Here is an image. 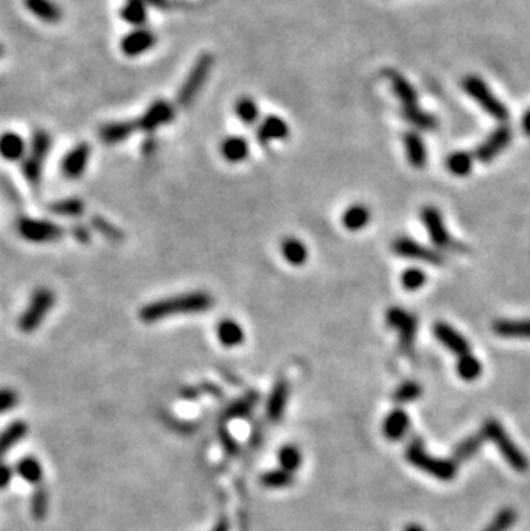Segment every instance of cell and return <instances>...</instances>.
<instances>
[{
    "label": "cell",
    "instance_id": "cell-1",
    "mask_svg": "<svg viewBox=\"0 0 530 531\" xmlns=\"http://www.w3.org/2000/svg\"><path fill=\"white\" fill-rule=\"evenodd\" d=\"M212 304H214V301L207 292H188V294H179L174 298L153 301L140 309V319L147 324H153V321L169 319V316L179 315V313L205 311Z\"/></svg>",
    "mask_w": 530,
    "mask_h": 531
},
{
    "label": "cell",
    "instance_id": "cell-2",
    "mask_svg": "<svg viewBox=\"0 0 530 531\" xmlns=\"http://www.w3.org/2000/svg\"><path fill=\"white\" fill-rule=\"evenodd\" d=\"M482 433L486 437V440H491L492 444L499 449L501 455L506 459V463L510 464L515 471H524L529 470V461L525 459V455L520 453V449L511 442V438L508 437V433L504 432V428L501 426L496 420H487L482 426Z\"/></svg>",
    "mask_w": 530,
    "mask_h": 531
},
{
    "label": "cell",
    "instance_id": "cell-3",
    "mask_svg": "<svg viewBox=\"0 0 530 531\" xmlns=\"http://www.w3.org/2000/svg\"><path fill=\"white\" fill-rule=\"evenodd\" d=\"M407 459L415 468L425 471V473L436 476V478L442 480V482H449V480H453L454 476H457V463L431 458V455L424 450L422 442H420L419 438L408 445Z\"/></svg>",
    "mask_w": 530,
    "mask_h": 531
},
{
    "label": "cell",
    "instance_id": "cell-4",
    "mask_svg": "<svg viewBox=\"0 0 530 531\" xmlns=\"http://www.w3.org/2000/svg\"><path fill=\"white\" fill-rule=\"evenodd\" d=\"M462 86H463V90L467 91V95H469L470 98H474L475 102L481 105L484 112H487V114H489L491 117H494V119L499 120V123H504V120L508 119L510 112H508L506 105H504V103L501 102L494 93H492L491 88L487 86L481 78L467 76L465 79H463Z\"/></svg>",
    "mask_w": 530,
    "mask_h": 531
},
{
    "label": "cell",
    "instance_id": "cell-5",
    "mask_svg": "<svg viewBox=\"0 0 530 531\" xmlns=\"http://www.w3.org/2000/svg\"><path fill=\"white\" fill-rule=\"evenodd\" d=\"M212 66H214V57L210 53H203L197 58L195 66L191 68L190 74H188L186 81L183 83V86L178 91V105L188 107L193 103V100L197 98L203 85H205L208 73H210Z\"/></svg>",
    "mask_w": 530,
    "mask_h": 531
},
{
    "label": "cell",
    "instance_id": "cell-6",
    "mask_svg": "<svg viewBox=\"0 0 530 531\" xmlns=\"http://www.w3.org/2000/svg\"><path fill=\"white\" fill-rule=\"evenodd\" d=\"M53 303H56V294L49 287H39L31 294L30 304L21 315L19 329L26 334L35 332L45 316H47V313L52 309Z\"/></svg>",
    "mask_w": 530,
    "mask_h": 531
},
{
    "label": "cell",
    "instance_id": "cell-7",
    "mask_svg": "<svg viewBox=\"0 0 530 531\" xmlns=\"http://www.w3.org/2000/svg\"><path fill=\"white\" fill-rule=\"evenodd\" d=\"M18 232L24 239L33 242H52L64 236V229L61 225L49 222V220L28 219V217L18 220Z\"/></svg>",
    "mask_w": 530,
    "mask_h": 531
},
{
    "label": "cell",
    "instance_id": "cell-8",
    "mask_svg": "<svg viewBox=\"0 0 530 531\" xmlns=\"http://www.w3.org/2000/svg\"><path fill=\"white\" fill-rule=\"evenodd\" d=\"M393 252L403 258H412V260L429 263V265H442L444 263V257L437 249L427 248V246L420 244V242L413 241L410 237L394 239Z\"/></svg>",
    "mask_w": 530,
    "mask_h": 531
},
{
    "label": "cell",
    "instance_id": "cell-9",
    "mask_svg": "<svg viewBox=\"0 0 530 531\" xmlns=\"http://www.w3.org/2000/svg\"><path fill=\"white\" fill-rule=\"evenodd\" d=\"M420 217H422V222L425 225V229H427L429 237H431V241L437 246V248H457L452 236H449L448 229H446L441 212L437 210L436 207H431V205H429V207H424L422 212H420Z\"/></svg>",
    "mask_w": 530,
    "mask_h": 531
},
{
    "label": "cell",
    "instance_id": "cell-10",
    "mask_svg": "<svg viewBox=\"0 0 530 531\" xmlns=\"http://www.w3.org/2000/svg\"><path fill=\"white\" fill-rule=\"evenodd\" d=\"M386 321L389 327L398 330L399 341H402V349L410 351L417 336V319L404 311L402 308H389L386 313Z\"/></svg>",
    "mask_w": 530,
    "mask_h": 531
},
{
    "label": "cell",
    "instance_id": "cell-11",
    "mask_svg": "<svg viewBox=\"0 0 530 531\" xmlns=\"http://www.w3.org/2000/svg\"><path fill=\"white\" fill-rule=\"evenodd\" d=\"M511 143V129L508 126H499L496 131H492L486 140L479 145L475 150V157L481 162H491L506 150V146Z\"/></svg>",
    "mask_w": 530,
    "mask_h": 531
},
{
    "label": "cell",
    "instance_id": "cell-12",
    "mask_svg": "<svg viewBox=\"0 0 530 531\" xmlns=\"http://www.w3.org/2000/svg\"><path fill=\"white\" fill-rule=\"evenodd\" d=\"M173 119L174 107L170 105L169 102H165V100H157V102H153L152 105L148 107V110L138 119L136 126L138 129H141V131L152 133L160 126H164V124L170 123Z\"/></svg>",
    "mask_w": 530,
    "mask_h": 531
},
{
    "label": "cell",
    "instance_id": "cell-13",
    "mask_svg": "<svg viewBox=\"0 0 530 531\" xmlns=\"http://www.w3.org/2000/svg\"><path fill=\"white\" fill-rule=\"evenodd\" d=\"M91 153V146L88 143H78L71 152L64 157L62 162V172L66 177L78 179L79 175L85 172L86 164Z\"/></svg>",
    "mask_w": 530,
    "mask_h": 531
},
{
    "label": "cell",
    "instance_id": "cell-14",
    "mask_svg": "<svg viewBox=\"0 0 530 531\" xmlns=\"http://www.w3.org/2000/svg\"><path fill=\"white\" fill-rule=\"evenodd\" d=\"M156 35L152 31H148V29H135V31L128 33L124 36L123 41H121V48H123V52L126 56L136 57L152 48L156 45Z\"/></svg>",
    "mask_w": 530,
    "mask_h": 531
},
{
    "label": "cell",
    "instance_id": "cell-15",
    "mask_svg": "<svg viewBox=\"0 0 530 531\" xmlns=\"http://www.w3.org/2000/svg\"><path fill=\"white\" fill-rule=\"evenodd\" d=\"M434 334H436L437 341H439L442 346H446L449 351H453L454 354H458V358L470 353V346L469 342H467V339L463 337L462 334H458L453 327H449L448 324H441V321L436 324Z\"/></svg>",
    "mask_w": 530,
    "mask_h": 531
},
{
    "label": "cell",
    "instance_id": "cell-16",
    "mask_svg": "<svg viewBox=\"0 0 530 531\" xmlns=\"http://www.w3.org/2000/svg\"><path fill=\"white\" fill-rule=\"evenodd\" d=\"M287 135H290V128L281 117L277 115H269L265 117L264 120L260 123L257 131V138L260 143H270V141H279V140H286Z\"/></svg>",
    "mask_w": 530,
    "mask_h": 531
},
{
    "label": "cell",
    "instance_id": "cell-17",
    "mask_svg": "<svg viewBox=\"0 0 530 531\" xmlns=\"http://www.w3.org/2000/svg\"><path fill=\"white\" fill-rule=\"evenodd\" d=\"M403 143L404 150H407L408 162H410L412 167L424 169L425 164H427V150H425L424 140L420 138L419 133H407L403 138Z\"/></svg>",
    "mask_w": 530,
    "mask_h": 531
},
{
    "label": "cell",
    "instance_id": "cell-18",
    "mask_svg": "<svg viewBox=\"0 0 530 531\" xmlns=\"http://www.w3.org/2000/svg\"><path fill=\"white\" fill-rule=\"evenodd\" d=\"M136 128L138 126L135 123H128V120H124V123H108L106 126L100 128L98 136L107 145L123 143V141H126L135 133Z\"/></svg>",
    "mask_w": 530,
    "mask_h": 531
},
{
    "label": "cell",
    "instance_id": "cell-19",
    "mask_svg": "<svg viewBox=\"0 0 530 531\" xmlns=\"http://www.w3.org/2000/svg\"><path fill=\"white\" fill-rule=\"evenodd\" d=\"M408 425H410V420L407 413L403 409H394L384 421V435L389 440H402L408 432Z\"/></svg>",
    "mask_w": 530,
    "mask_h": 531
},
{
    "label": "cell",
    "instance_id": "cell-20",
    "mask_svg": "<svg viewBox=\"0 0 530 531\" xmlns=\"http://www.w3.org/2000/svg\"><path fill=\"white\" fill-rule=\"evenodd\" d=\"M492 330L501 337L530 339V320H496Z\"/></svg>",
    "mask_w": 530,
    "mask_h": 531
},
{
    "label": "cell",
    "instance_id": "cell-21",
    "mask_svg": "<svg viewBox=\"0 0 530 531\" xmlns=\"http://www.w3.org/2000/svg\"><path fill=\"white\" fill-rule=\"evenodd\" d=\"M287 403V383L285 380H279L275 383L272 394L269 397V403H267V416L270 421H279L285 415V408Z\"/></svg>",
    "mask_w": 530,
    "mask_h": 531
},
{
    "label": "cell",
    "instance_id": "cell-22",
    "mask_svg": "<svg viewBox=\"0 0 530 531\" xmlns=\"http://www.w3.org/2000/svg\"><path fill=\"white\" fill-rule=\"evenodd\" d=\"M250 153V146L246 143V140L240 136H231L220 143V155L226 158L228 162L238 164V162H243Z\"/></svg>",
    "mask_w": 530,
    "mask_h": 531
},
{
    "label": "cell",
    "instance_id": "cell-23",
    "mask_svg": "<svg viewBox=\"0 0 530 531\" xmlns=\"http://www.w3.org/2000/svg\"><path fill=\"white\" fill-rule=\"evenodd\" d=\"M24 6L31 14L47 23H57L62 18V11L52 0H24Z\"/></svg>",
    "mask_w": 530,
    "mask_h": 531
},
{
    "label": "cell",
    "instance_id": "cell-24",
    "mask_svg": "<svg viewBox=\"0 0 530 531\" xmlns=\"http://www.w3.org/2000/svg\"><path fill=\"white\" fill-rule=\"evenodd\" d=\"M24 150H26V145L19 135L12 131L0 135V155L4 158L12 162L19 160L24 157Z\"/></svg>",
    "mask_w": 530,
    "mask_h": 531
},
{
    "label": "cell",
    "instance_id": "cell-25",
    "mask_svg": "<svg viewBox=\"0 0 530 531\" xmlns=\"http://www.w3.org/2000/svg\"><path fill=\"white\" fill-rule=\"evenodd\" d=\"M387 76H389V81H391V86H393L394 95L399 98V102L403 103V108L419 105V103H417L415 90H413V86L407 81V78L398 73H389Z\"/></svg>",
    "mask_w": 530,
    "mask_h": 531
},
{
    "label": "cell",
    "instance_id": "cell-26",
    "mask_svg": "<svg viewBox=\"0 0 530 531\" xmlns=\"http://www.w3.org/2000/svg\"><path fill=\"white\" fill-rule=\"evenodd\" d=\"M28 432V425L24 421H14L0 433V459L9 453L11 447H14L21 438Z\"/></svg>",
    "mask_w": 530,
    "mask_h": 531
},
{
    "label": "cell",
    "instance_id": "cell-27",
    "mask_svg": "<svg viewBox=\"0 0 530 531\" xmlns=\"http://www.w3.org/2000/svg\"><path fill=\"white\" fill-rule=\"evenodd\" d=\"M217 337L223 342V346L235 348V346H240L243 342L245 334L243 329L235 320H223L219 324V327H217Z\"/></svg>",
    "mask_w": 530,
    "mask_h": 531
},
{
    "label": "cell",
    "instance_id": "cell-28",
    "mask_svg": "<svg viewBox=\"0 0 530 531\" xmlns=\"http://www.w3.org/2000/svg\"><path fill=\"white\" fill-rule=\"evenodd\" d=\"M370 222V210L365 205H353L343 213V225L350 231H360Z\"/></svg>",
    "mask_w": 530,
    "mask_h": 531
},
{
    "label": "cell",
    "instance_id": "cell-29",
    "mask_svg": "<svg viewBox=\"0 0 530 531\" xmlns=\"http://www.w3.org/2000/svg\"><path fill=\"white\" fill-rule=\"evenodd\" d=\"M121 16L133 26H141L147 21V0H126L121 9Z\"/></svg>",
    "mask_w": 530,
    "mask_h": 531
},
{
    "label": "cell",
    "instance_id": "cell-30",
    "mask_svg": "<svg viewBox=\"0 0 530 531\" xmlns=\"http://www.w3.org/2000/svg\"><path fill=\"white\" fill-rule=\"evenodd\" d=\"M403 117L412 126L422 129V131H432L437 128V119L427 112H424L419 105L403 108Z\"/></svg>",
    "mask_w": 530,
    "mask_h": 531
},
{
    "label": "cell",
    "instance_id": "cell-31",
    "mask_svg": "<svg viewBox=\"0 0 530 531\" xmlns=\"http://www.w3.org/2000/svg\"><path fill=\"white\" fill-rule=\"evenodd\" d=\"M281 249L287 263H291V265L300 267L307 262V257H308L307 248H305L303 242L300 239H296V237H287V239L282 241Z\"/></svg>",
    "mask_w": 530,
    "mask_h": 531
},
{
    "label": "cell",
    "instance_id": "cell-32",
    "mask_svg": "<svg viewBox=\"0 0 530 531\" xmlns=\"http://www.w3.org/2000/svg\"><path fill=\"white\" fill-rule=\"evenodd\" d=\"M18 473L23 480H26L28 483L31 485H39L44 478V470H41L39 459L35 458H23L18 463Z\"/></svg>",
    "mask_w": 530,
    "mask_h": 531
},
{
    "label": "cell",
    "instance_id": "cell-33",
    "mask_svg": "<svg viewBox=\"0 0 530 531\" xmlns=\"http://www.w3.org/2000/svg\"><path fill=\"white\" fill-rule=\"evenodd\" d=\"M446 167L452 174L463 177V175L470 174L472 167H474V157L467 152H454L446 160Z\"/></svg>",
    "mask_w": 530,
    "mask_h": 531
},
{
    "label": "cell",
    "instance_id": "cell-34",
    "mask_svg": "<svg viewBox=\"0 0 530 531\" xmlns=\"http://www.w3.org/2000/svg\"><path fill=\"white\" fill-rule=\"evenodd\" d=\"M49 210L62 217H79L85 212V203L79 198H66L49 205Z\"/></svg>",
    "mask_w": 530,
    "mask_h": 531
},
{
    "label": "cell",
    "instance_id": "cell-35",
    "mask_svg": "<svg viewBox=\"0 0 530 531\" xmlns=\"http://www.w3.org/2000/svg\"><path fill=\"white\" fill-rule=\"evenodd\" d=\"M484 440H486V437H484L482 432L479 435H474V437H469L467 440H463L462 444L454 449V461H467L472 455L477 454V450L481 449Z\"/></svg>",
    "mask_w": 530,
    "mask_h": 531
},
{
    "label": "cell",
    "instance_id": "cell-36",
    "mask_svg": "<svg viewBox=\"0 0 530 531\" xmlns=\"http://www.w3.org/2000/svg\"><path fill=\"white\" fill-rule=\"evenodd\" d=\"M458 373L463 380H475L481 377L482 373V365L477 358L472 356V354H463L458 359Z\"/></svg>",
    "mask_w": 530,
    "mask_h": 531
},
{
    "label": "cell",
    "instance_id": "cell-37",
    "mask_svg": "<svg viewBox=\"0 0 530 531\" xmlns=\"http://www.w3.org/2000/svg\"><path fill=\"white\" fill-rule=\"evenodd\" d=\"M236 115L246 124V126H253L258 119V107L252 98L245 97L236 102Z\"/></svg>",
    "mask_w": 530,
    "mask_h": 531
},
{
    "label": "cell",
    "instance_id": "cell-38",
    "mask_svg": "<svg viewBox=\"0 0 530 531\" xmlns=\"http://www.w3.org/2000/svg\"><path fill=\"white\" fill-rule=\"evenodd\" d=\"M31 514L35 520H45L49 514V490L45 487H39L31 495Z\"/></svg>",
    "mask_w": 530,
    "mask_h": 531
},
{
    "label": "cell",
    "instance_id": "cell-39",
    "mask_svg": "<svg viewBox=\"0 0 530 531\" xmlns=\"http://www.w3.org/2000/svg\"><path fill=\"white\" fill-rule=\"evenodd\" d=\"M50 145H52V138H50L47 131H41V129L35 131L31 138V157L44 162V158L50 152Z\"/></svg>",
    "mask_w": 530,
    "mask_h": 531
},
{
    "label": "cell",
    "instance_id": "cell-40",
    "mask_svg": "<svg viewBox=\"0 0 530 531\" xmlns=\"http://www.w3.org/2000/svg\"><path fill=\"white\" fill-rule=\"evenodd\" d=\"M91 225H93V229L97 231L98 234H102L103 237H107L108 241H123L124 239V234L123 231H121L119 227H116L114 224L108 222L107 219H103V217L100 215H95L93 219H91Z\"/></svg>",
    "mask_w": 530,
    "mask_h": 531
},
{
    "label": "cell",
    "instance_id": "cell-41",
    "mask_svg": "<svg viewBox=\"0 0 530 531\" xmlns=\"http://www.w3.org/2000/svg\"><path fill=\"white\" fill-rule=\"evenodd\" d=\"M257 404V394H252L248 397H245V399H240L236 401V403H233L229 408L226 409V420H231V418H246L250 415V411L253 409V406Z\"/></svg>",
    "mask_w": 530,
    "mask_h": 531
},
{
    "label": "cell",
    "instance_id": "cell-42",
    "mask_svg": "<svg viewBox=\"0 0 530 531\" xmlns=\"http://www.w3.org/2000/svg\"><path fill=\"white\" fill-rule=\"evenodd\" d=\"M279 463H281L282 470L286 471H296L302 464V454L295 445H286L279 450Z\"/></svg>",
    "mask_w": 530,
    "mask_h": 531
},
{
    "label": "cell",
    "instance_id": "cell-43",
    "mask_svg": "<svg viewBox=\"0 0 530 531\" xmlns=\"http://www.w3.org/2000/svg\"><path fill=\"white\" fill-rule=\"evenodd\" d=\"M293 483V478H291L290 471L286 470H275V471H269L262 476V485L270 488H282L287 487V485Z\"/></svg>",
    "mask_w": 530,
    "mask_h": 531
},
{
    "label": "cell",
    "instance_id": "cell-44",
    "mask_svg": "<svg viewBox=\"0 0 530 531\" xmlns=\"http://www.w3.org/2000/svg\"><path fill=\"white\" fill-rule=\"evenodd\" d=\"M515 520H516V512L513 511V509L506 507V509H503L501 512H498V516L492 520L491 525L487 526V528L484 531H506L513 525V522H515Z\"/></svg>",
    "mask_w": 530,
    "mask_h": 531
},
{
    "label": "cell",
    "instance_id": "cell-45",
    "mask_svg": "<svg viewBox=\"0 0 530 531\" xmlns=\"http://www.w3.org/2000/svg\"><path fill=\"white\" fill-rule=\"evenodd\" d=\"M23 174L31 186H39V182L41 179V160L31 157V155L28 158H24Z\"/></svg>",
    "mask_w": 530,
    "mask_h": 531
},
{
    "label": "cell",
    "instance_id": "cell-46",
    "mask_svg": "<svg viewBox=\"0 0 530 531\" xmlns=\"http://www.w3.org/2000/svg\"><path fill=\"white\" fill-rule=\"evenodd\" d=\"M425 274L420 269H408L403 272L402 284L407 291H419L425 284Z\"/></svg>",
    "mask_w": 530,
    "mask_h": 531
},
{
    "label": "cell",
    "instance_id": "cell-47",
    "mask_svg": "<svg viewBox=\"0 0 530 531\" xmlns=\"http://www.w3.org/2000/svg\"><path fill=\"white\" fill-rule=\"evenodd\" d=\"M422 394V388H420L419 383L415 382H408L403 383L402 387L396 388L394 392V401L396 403H412V401L419 399V396Z\"/></svg>",
    "mask_w": 530,
    "mask_h": 531
},
{
    "label": "cell",
    "instance_id": "cell-48",
    "mask_svg": "<svg viewBox=\"0 0 530 531\" xmlns=\"http://www.w3.org/2000/svg\"><path fill=\"white\" fill-rule=\"evenodd\" d=\"M16 404H18V394L11 388H0V415L9 411Z\"/></svg>",
    "mask_w": 530,
    "mask_h": 531
},
{
    "label": "cell",
    "instance_id": "cell-49",
    "mask_svg": "<svg viewBox=\"0 0 530 531\" xmlns=\"http://www.w3.org/2000/svg\"><path fill=\"white\" fill-rule=\"evenodd\" d=\"M71 234H73L74 239L79 241V242H83V244H86V242L91 241L90 229L86 227V225H83V224L73 225V229H71Z\"/></svg>",
    "mask_w": 530,
    "mask_h": 531
},
{
    "label": "cell",
    "instance_id": "cell-50",
    "mask_svg": "<svg viewBox=\"0 0 530 531\" xmlns=\"http://www.w3.org/2000/svg\"><path fill=\"white\" fill-rule=\"evenodd\" d=\"M12 475H14L12 468L7 466V464L0 463V490H2V488H6V487H9Z\"/></svg>",
    "mask_w": 530,
    "mask_h": 531
},
{
    "label": "cell",
    "instance_id": "cell-51",
    "mask_svg": "<svg viewBox=\"0 0 530 531\" xmlns=\"http://www.w3.org/2000/svg\"><path fill=\"white\" fill-rule=\"evenodd\" d=\"M219 435H220V440H223L224 447H226V453L231 454V455H235L236 450H238V445H236L235 438H233L231 435H229L228 432H224V428H220Z\"/></svg>",
    "mask_w": 530,
    "mask_h": 531
},
{
    "label": "cell",
    "instance_id": "cell-52",
    "mask_svg": "<svg viewBox=\"0 0 530 531\" xmlns=\"http://www.w3.org/2000/svg\"><path fill=\"white\" fill-rule=\"evenodd\" d=\"M521 129L527 136H530V108L524 114V119H521Z\"/></svg>",
    "mask_w": 530,
    "mask_h": 531
},
{
    "label": "cell",
    "instance_id": "cell-53",
    "mask_svg": "<svg viewBox=\"0 0 530 531\" xmlns=\"http://www.w3.org/2000/svg\"><path fill=\"white\" fill-rule=\"evenodd\" d=\"M156 146H157L156 140H147V141H145V143H143V152H145V153H152L153 150H156Z\"/></svg>",
    "mask_w": 530,
    "mask_h": 531
},
{
    "label": "cell",
    "instance_id": "cell-54",
    "mask_svg": "<svg viewBox=\"0 0 530 531\" xmlns=\"http://www.w3.org/2000/svg\"><path fill=\"white\" fill-rule=\"evenodd\" d=\"M214 531H229L228 521H226V520H220V521H219V525H217L215 528H214Z\"/></svg>",
    "mask_w": 530,
    "mask_h": 531
},
{
    "label": "cell",
    "instance_id": "cell-55",
    "mask_svg": "<svg viewBox=\"0 0 530 531\" xmlns=\"http://www.w3.org/2000/svg\"><path fill=\"white\" fill-rule=\"evenodd\" d=\"M147 2L152 4V6H156V7H167V4H169L167 0H147Z\"/></svg>",
    "mask_w": 530,
    "mask_h": 531
},
{
    "label": "cell",
    "instance_id": "cell-56",
    "mask_svg": "<svg viewBox=\"0 0 530 531\" xmlns=\"http://www.w3.org/2000/svg\"><path fill=\"white\" fill-rule=\"evenodd\" d=\"M404 531H424V528L419 525H410V526H407V528H404Z\"/></svg>",
    "mask_w": 530,
    "mask_h": 531
},
{
    "label": "cell",
    "instance_id": "cell-57",
    "mask_svg": "<svg viewBox=\"0 0 530 531\" xmlns=\"http://www.w3.org/2000/svg\"><path fill=\"white\" fill-rule=\"evenodd\" d=\"M2 53H4V50H2V45H0V57H2Z\"/></svg>",
    "mask_w": 530,
    "mask_h": 531
}]
</instances>
